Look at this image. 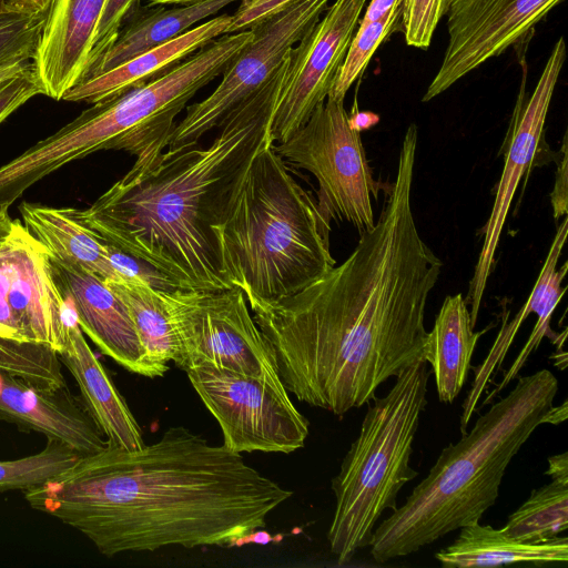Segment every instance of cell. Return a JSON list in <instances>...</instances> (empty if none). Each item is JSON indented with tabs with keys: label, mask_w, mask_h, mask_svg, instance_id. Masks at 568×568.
I'll return each instance as SVG.
<instances>
[{
	"label": "cell",
	"mask_w": 568,
	"mask_h": 568,
	"mask_svg": "<svg viewBox=\"0 0 568 568\" xmlns=\"http://www.w3.org/2000/svg\"><path fill=\"white\" fill-rule=\"evenodd\" d=\"M236 1L241 0H201L170 9L138 7L124 21L114 43L89 78L169 42Z\"/></svg>",
	"instance_id": "23"
},
{
	"label": "cell",
	"mask_w": 568,
	"mask_h": 568,
	"mask_svg": "<svg viewBox=\"0 0 568 568\" xmlns=\"http://www.w3.org/2000/svg\"><path fill=\"white\" fill-rule=\"evenodd\" d=\"M568 153H567V133H565L561 145V159L559 161L555 185L552 192L550 193V202L554 211L555 220H558L561 216H566L568 210Z\"/></svg>",
	"instance_id": "35"
},
{
	"label": "cell",
	"mask_w": 568,
	"mask_h": 568,
	"mask_svg": "<svg viewBox=\"0 0 568 568\" xmlns=\"http://www.w3.org/2000/svg\"><path fill=\"white\" fill-rule=\"evenodd\" d=\"M557 390L558 381L548 369L519 377L469 433L442 450L428 476L374 529L373 560L408 556L479 521L495 505L509 463L541 425Z\"/></svg>",
	"instance_id": "4"
},
{
	"label": "cell",
	"mask_w": 568,
	"mask_h": 568,
	"mask_svg": "<svg viewBox=\"0 0 568 568\" xmlns=\"http://www.w3.org/2000/svg\"><path fill=\"white\" fill-rule=\"evenodd\" d=\"M568 528V485L557 480L531 490L511 515L504 531L524 542H544Z\"/></svg>",
	"instance_id": "26"
},
{
	"label": "cell",
	"mask_w": 568,
	"mask_h": 568,
	"mask_svg": "<svg viewBox=\"0 0 568 568\" xmlns=\"http://www.w3.org/2000/svg\"><path fill=\"white\" fill-rule=\"evenodd\" d=\"M365 3L366 0H335L291 49L270 124L274 144L290 139L326 100Z\"/></svg>",
	"instance_id": "12"
},
{
	"label": "cell",
	"mask_w": 568,
	"mask_h": 568,
	"mask_svg": "<svg viewBox=\"0 0 568 568\" xmlns=\"http://www.w3.org/2000/svg\"><path fill=\"white\" fill-rule=\"evenodd\" d=\"M0 371L43 389L67 385L58 353L43 344L0 338Z\"/></svg>",
	"instance_id": "28"
},
{
	"label": "cell",
	"mask_w": 568,
	"mask_h": 568,
	"mask_svg": "<svg viewBox=\"0 0 568 568\" xmlns=\"http://www.w3.org/2000/svg\"><path fill=\"white\" fill-rule=\"evenodd\" d=\"M552 480L568 485V453H561L548 458V469L545 471Z\"/></svg>",
	"instance_id": "38"
},
{
	"label": "cell",
	"mask_w": 568,
	"mask_h": 568,
	"mask_svg": "<svg viewBox=\"0 0 568 568\" xmlns=\"http://www.w3.org/2000/svg\"><path fill=\"white\" fill-rule=\"evenodd\" d=\"M446 568L493 567L517 562L537 566L567 564L568 538L532 544L509 537L503 528L495 529L479 521L460 528L456 540L435 554Z\"/></svg>",
	"instance_id": "22"
},
{
	"label": "cell",
	"mask_w": 568,
	"mask_h": 568,
	"mask_svg": "<svg viewBox=\"0 0 568 568\" xmlns=\"http://www.w3.org/2000/svg\"><path fill=\"white\" fill-rule=\"evenodd\" d=\"M0 419L62 440L82 456L98 453L108 445L82 398L71 394L67 385L43 389L2 371Z\"/></svg>",
	"instance_id": "17"
},
{
	"label": "cell",
	"mask_w": 568,
	"mask_h": 568,
	"mask_svg": "<svg viewBox=\"0 0 568 568\" xmlns=\"http://www.w3.org/2000/svg\"><path fill=\"white\" fill-rule=\"evenodd\" d=\"M265 140L236 180L213 227L224 278L244 294L275 301L336 265L331 219Z\"/></svg>",
	"instance_id": "5"
},
{
	"label": "cell",
	"mask_w": 568,
	"mask_h": 568,
	"mask_svg": "<svg viewBox=\"0 0 568 568\" xmlns=\"http://www.w3.org/2000/svg\"><path fill=\"white\" fill-rule=\"evenodd\" d=\"M416 151L410 124L383 211L344 262L280 300L244 294L287 393L336 416L423 359L426 304L444 264L413 215Z\"/></svg>",
	"instance_id": "1"
},
{
	"label": "cell",
	"mask_w": 568,
	"mask_h": 568,
	"mask_svg": "<svg viewBox=\"0 0 568 568\" xmlns=\"http://www.w3.org/2000/svg\"><path fill=\"white\" fill-rule=\"evenodd\" d=\"M126 305L150 364L163 376L180 348L161 290L146 284L106 282Z\"/></svg>",
	"instance_id": "24"
},
{
	"label": "cell",
	"mask_w": 568,
	"mask_h": 568,
	"mask_svg": "<svg viewBox=\"0 0 568 568\" xmlns=\"http://www.w3.org/2000/svg\"><path fill=\"white\" fill-rule=\"evenodd\" d=\"M12 223L13 220L10 219L8 211L0 213V239L10 232Z\"/></svg>",
	"instance_id": "42"
},
{
	"label": "cell",
	"mask_w": 568,
	"mask_h": 568,
	"mask_svg": "<svg viewBox=\"0 0 568 568\" xmlns=\"http://www.w3.org/2000/svg\"><path fill=\"white\" fill-rule=\"evenodd\" d=\"M286 64L287 57L265 84L229 113L209 146L168 148L146 164L134 163L82 211L87 224L175 288H232L222 274L213 227L236 180L271 140Z\"/></svg>",
	"instance_id": "3"
},
{
	"label": "cell",
	"mask_w": 568,
	"mask_h": 568,
	"mask_svg": "<svg viewBox=\"0 0 568 568\" xmlns=\"http://www.w3.org/2000/svg\"><path fill=\"white\" fill-rule=\"evenodd\" d=\"M402 3L378 21L358 24L327 97L344 101L346 92L365 71L377 48L400 30Z\"/></svg>",
	"instance_id": "29"
},
{
	"label": "cell",
	"mask_w": 568,
	"mask_h": 568,
	"mask_svg": "<svg viewBox=\"0 0 568 568\" xmlns=\"http://www.w3.org/2000/svg\"><path fill=\"white\" fill-rule=\"evenodd\" d=\"M348 122L353 130L362 132L368 130L379 122V116L373 112H359L357 103L354 101L352 112L348 113Z\"/></svg>",
	"instance_id": "39"
},
{
	"label": "cell",
	"mask_w": 568,
	"mask_h": 568,
	"mask_svg": "<svg viewBox=\"0 0 568 568\" xmlns=\"http://www.w3.org/2000/svg\"><path fill=\"white\" fill-rule=\"evenodd\" d=\"M81 457L67 443L48 437L45 447L34 455L0 460V491L36 488L69 469Z\"/></svg>",
	"instance_id": "27"
},
{
	"label": "cell",
	"mask_w": 568,
	"mask_h": 568,
	"mask_svg": "<svg viewBox=\"0 0 568 568\" xmlns=\"http://www.w3.org/2000/svg\"><path fill=\"white\" fill-rule=\"evenodd\" d=\"M426 365L417 361L396 376L384 397H373L359 434L332 479L335 509L327 540L338 565L371 545L382 515L398 507V493L418 475L410 457L427 405L430 372Z\"/></svg>",
	"instance_id": "6"
},
{
	"label": "cell",
	"mask_w": 568,
	"mask_h": 568,
	"mask_svg": "<svg viewBox=\"0 0 568 568\" xmlns=\"http://www.w3.org/2000/svg\"><path fill=\"white\" fill-rule=\"evenodd\" d=\"M568 417V405L567 400L559 406H551L542 416L541 424L558 425L566 420Z\"/></svg>",
	"instance_id": "40"
},
{
	"label": "cell",
	"mask_w": 568,
	"mask_h": 568,
	"mask_svg": "<svg viewBox=\"0 0 568 568\" xmlns=\"http://www.w3.org/2000/svg\"><path fill=\"white\" fill-rule=\"evenodd\" d=\"M487 329L474 331L468 305L460 293L445 298L423 348V361L432 367L442 403H453L460 393L476 344Z\"/></svg>",
	"instance_id": "21"
},
{
	"label": "cell",
	"mask_w": 568,
	"mask_h": 568,
	"mask_svg": "<svg viewBox=\"0 0 568 568\" xmlns=\"http://www.w3.org/2000/svg\"><path fill=\"white\" fill-rule=\"evenodd\" d=\"M161 292L179 342L178 367L207 366L282 383L275 355L241 288Z\"/></svg>",
	"instance_id": "7"
},
{
	"label": "cell",
	"mask_w": 568,
	"mask_h": 568,
	"mask_svg": "<svg viewBox=\"0 0 568 568\" xmlns=\"http://www.w3.org/2000/svg\"><path fill=\"white\" fill-rule=\"evenodd\" d=\"M150 6H158V4H181V6H185V4H190V3H193V2H196V1H201V0H148Z\"/></svg>",
	"instance_id": "43"
},
{
	"label": "cell",
	"mask_w": 568,
	"mask_h": 568,
	"mask_svg": "<svg viewBox=\"0 0 568 568\" xmlns=\"http://www.w3.org/2000/svg\"><path fill=\"white\" fill-rule=\"evenodd\" d=\"M328 0H294L280 11L257 21L253 36L222 74V81L204 100L186 106L168 148L195 145L229 113L265 84L291 49L321 19Z\"/></svg>",
	"instance_id": "10"
},
{
	"label": "cell",
	"mask_w": 568,
	"mask_h": 568,
	"mask_svg": "<svg viewBox=\"0 0 568 568\" xmlns=\"http://www.w3.org/2000/svg\"><path fill=\"white\" fill-rule=\"evenodd\" d=\"M10 0H0V13L9 7Z\"/></svg>",
	"instance_id": "44"
},
{
	"label": "cell",
	"mask_w": 568,
	"mask_h": 568,
	"mask_svg": "<svg viewBox=\"0 0 568 568\" xmlns=\"http://www.w3.org/2000/svg\"><path fill=\"white\" fill-rule=\"evenodd\" d=\"M36 48L24 49L0 58V84L31 64Z\"/></svg>",
	"instance_id": "36"
},
{
	"label": "cell",
	"mask_w": 568,
	"mask_h": 568,
	"mask_svg": "<svg viewBox=\"0 0 568 568\" xmlns=\"http://www.w3.org/2000/svg\"><path fill=\"white\" fill-rule=\"evenodd\" d=\"M402 2L403 0H371L363 18L358 21V24H365L383 19Z\"/></svg>",
	"instance_id": "37"
},
{
	"label": "cell",
	"mask_w": 568,
	"mask_h": 568,
	"mask_svg": "<svg viewBox=\"0 0 568 568\" xmlns=\"http://www.w3.org/2000/svg\"><path fill=\"white\" fill-rule=\"evenodd\" d=\"M450 0H403L400 31L408 47L427 50Z\"/></svg>",
	"instance_id": "30"
},
{
	"label": "cell",
	"mask_w": 568,
	"mask_h": 568,
	"mask_svg": "<svg viewBox=\"0 0 568 568\" xmlns=\"http://www.w3.org/2000/svg\"><path fill=\"white\" fill-rule=\"evenodd\" d=\"M525 52L518 53L521 83L509 131L505 164L497 185L491 213L484 227V242L469 282L467 296L471 325L475 327L481 300L495 263V253L507 219L514 194L525 173L530 169L541 142L547 113L566 58L564 38L552 47L532 93L527 97V63Z\"/></svg>",
	"instance_id": "13"
},
{
	"label": "cell",
	"mask_w": 568,
	"mask_h": 568,
	"mask_svg": "<svg viewBox=\"0 0 568 568\" xmlns=\"http://www.w3.org/2000/svg\"><path fill=\"white\" fill-rule=\"evenodd\" d=\"M568 231V220L565 216L559 224L555 237L551 242L548 255L540 270L535 286L521 310L529 315H537L536 325L518 354L517 358L506 372L500 384L487 396L483 405L493 399L504 387H506L519 373L527 362L529 355L535 352L541 339L550 332L549 323L555 307L564 295L566 287L561 286L562 280L568 271V263H564L561 268L556 270L557 262L561 255Z\"/></svg>",
	"instance_id": "25"
},
{
	"label": "cell",
	"mask_w": 568,
	"mask_h": 568,
	"mask_svg": "<svg viewBox=\"0 0 568 568\" xmlns=\"http://www.w3.org/2000/svg\"><path fill=\"white\" fill-rule=\"evenodd\" d=\"M562 0H450L448 44L422 101L436 98L510 47L526 50L536 24Z\"/></svg>",
	"instance_id": "14"
},
{
	"label": "cell",
	"mask_w": 568,
	"mask_h": 568,
	"mask_svg": "<svg viewBox=\"0 0 568 568\" xmlns=\"http://www.w3.org/2000/svg\"><path fill=\"white\" fill-rule=\"evenodd\" d=\"M58 355L74 377L83 403L108 443L129 450L142 448L145 444L140 425L89 346L73 307L68 321L65 346Z\"/></svg>",
	"instance_id": "18"
},
{
	"label": "cell",
	"mask_w": 568,
	"mask_h": 568,
	"mask_svg": "<svg viewBox=\"0 0 568 568\" xmlns=\"http://www.w3.org/2000/svg\"><path fill=\"white\" fill-rule=\"evenodd\" d=\"M105 0H43V22L31 60L42 94L55 100L90 72L92 39Z\"/></svg>",
	"instance_id": "16"
},
{
	"label": "cell",
	"mask_w": 568,
	"mask_h": 568,
	"mask_svg": "<svg viewBox=\"0 0 568 568\" xmlns=\"http://www.w3.org/2000/svg\"><path fill=\"white\" fill-rule=\"evenodd\" d=\"M140 0H105L95 28L90 57V72L114 43L124 21L139 7ZM87 78V79H88Z\"/></svg>",
	"instance_id": "32"
},
{
	"label": "cell",
	"mask_w": 568,
	"mask_h": 568,
	"mask_svg": "<svg viewBox=\"0 0 568 568\" xmlns=\"http://www.w3.org/2000/svg\"><path fill=\"white\" fill-rule=\"evenodd\" d=\"M185 373L219 423L227 449L290 454L304 447L308 420L283 383L207 366Z\"/></svg>",
	"instance_id": "9"
},
{
	"label": "cell",
	"mask_w": 568,
	"mask_h": 568,
	"mask_svg": "<svg viewBox=\"0 0 568 568\" xmlns=\"http://www.w3.org/2000/svg\"><path fill=\"white\" fill-rule=\"evenodd\" d=\"M23 225L50 257L72 263L105 282L121 283L106 256V242L84 221L81 210L22 202Z\"/></svg>",
	"instance_id": "20"
},
{
	"label": "cell",
	"mask_w": 568,
	"mask_h": 568,
	"mask_svg": "<svg viewBox=\"0 0 568 568\" xmlns=\"http://www.w3.org/2000/svg\"><path fill=\"white\" fill-rule=\"evenodd\" d=\"M292 494L241 454L171 426L140 449L108 443L26 490L24 498L113 557L169 546L243 544Z\"/></svg>",
	"instance_id": "2"
},
{
	"label": "cell",
	"mask_w": 568,
	"mask_h": 568,
	"mask_svg": "<svg viewBox=\"0 0 568 568\" xmlns=\"http://www.w3.org/2000/svg\"><path fill=\"white\" fill-rule=\"evenodd\" d=\"M60 292L100 352L130 373L160 377L148 361L129 310L110 285L79 265L50 257Z\"/></svg>",
	"instance_id": "15"
},
{
	"label": "cell",
	"mask_w": 568,
	"mask_h": 568,
	"mask_svg": "<svg viewBox=\"0 0 568 568\" xmlns=\"http://www.w3.org/2000/svg\"><path fill=\"white\" fill-rule=\"evenodd\" d=\"M273 148L284 162L315 176L318 207L331 220L346 221L359 234L374 226L372 200L382 185L373 178L361 133L351 128L343 100L327 97L303 126Z\"/></svg>",
	"instance_id": "8"
},
{
	"label": "cell",
	"mask_w": 568,
	"mask_h": 568,
	"mask_svg": "<svg viewBox=\"0 0 568 568\" xmlns=\"http://www.w3.org/2000/svg\"><path fill=\"white\" fill-rule=\"evenodd\" d=\"M42 22V10L29 11L10 2L0 13V58L37 48Z\"/></svg>",
	"instance_id": "31"
},
{
	"label": "cell",
	"mask_w": 568,
	"mask_h": 568,
	"mask_svg": "<svg viewBox=\"0 0 568 568\" xmlns=\"http://www.w3.org/2000/svg\"><path fill=\"white\" fill-rule=\"evenodd\" d=\"M233 14L223 13L191 28L169 42L141 53L124 63L93 75L69 90L64 101L94 104L119 97L172 68L214 39L226 34Z\"/></svg>",
	"instance_id": "19"
},
{
	"label": "cell",
	"mask_w": 568,
	"mask_h": 568,
	"mask_svg": "<svg viewBox=\"0 0 568 568\" xmlns=\"http://www.w3.org/2000/svg\"><path fill=\"white\" fill-rule=\"evenodd\" d=\"M71 312L48 250L13 220L10 232L0 239V338L43 344L59 354Z\"/></svg>",
	"instance_id": "11"
},
{
	"label": "cell",
	"mask_w": 568,
	"mask_h": 568,
	"mask_svg": "<svg viewBox=\"0 0 568 568\" xmlns=\"http://www.w3.org/2000/svg\"><path fill=\"white\" fill-rule=\"evenodd\" d=\"M42 94L30 64L27 69L0 84V123L33 97Z\"/></svg>",
	"instance_id": "33"
},
{
	"label": "cell",
	"mask_w": 568,
	"mask_h": 568,
	"mask_svg": "<svg viewBox=\"0 0 568 568\" xmlns=\"http://www.w3.org/2000/svg\"><path fill=\"white\" fill-rule=\"evenodd\" d=\"M292 1L294 0H241L227 33L250 29L257 21L280 11Z\"/></svg>",
	"instance_id": "34"
},
{
	"label": "cell",
	"mask_w": 568,
	"mask_h": 568,
	"mask_svg": "<svg viewBox=\"0 0 568 568\" xmlns=\"http://www.w3.org/2000/svg\"><path fill=\"white\" fill-rule=\"evenodd\" d=\"M10 2L29 11H41L43 9V0H10Z\"/></svg>",
	"instance_id": "41"
}]
</instances>
